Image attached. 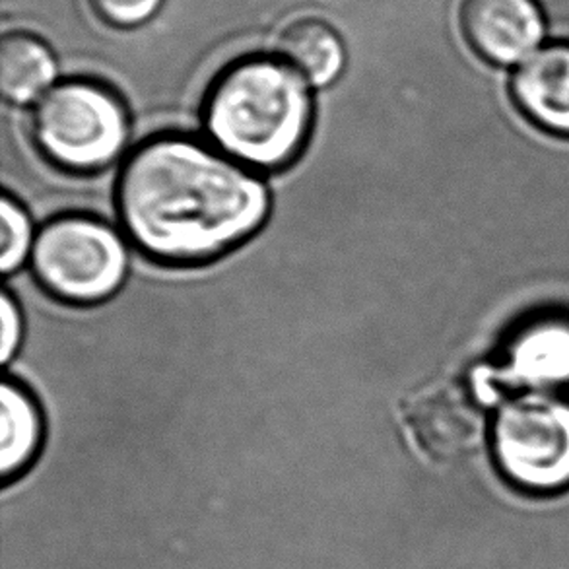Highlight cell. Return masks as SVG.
<instances>
[{
    "label": "cell",
    "instance_id": "4",
    "mask_svg": "<svg viewBox=\"0 0 569 569\" xmlns=\"http://www.w3.org/2000/svg\"><path fill=\"white\" fill-rule=\"evenodd\" d=\"M492 455L501 477L532 496L569 490V399L521 392L498 410Z\"/></svg>",
    "mask_w": 569,
    "mask_h": 569
},
{
    "label": "cell",
    "instance_id": "9",
    "mask_svg": "<svg viewBox=\"0 0 569 569\" xmlns=\"http://www.w3.org/2000/svg\"><path fill=\"white\" fill-rule=\"evenodd\" d=\"M511 93L532 123L569 137V41L548 43L521 62Z\"/></svg>",
    "mask_w": 569,
    "mask_h": 569
},
{
    "label": "cell",
    "instance_id": "14",
    "mask_svg": "<svg viewBox=\"0 0 569 569\" xmlns=\"http://www.w3.org/2000/svg\"><path fill=\"white\" fill-rule=\"evenodd\" d=\"M93 12L117 28H131L154 16L162 0H90Z\"/></svg>",
    "mask_w": 569,
    "mask_h": 569
},
{
    "label": "cell",
    "instance_id": "11",
    "mask_svg": "<svg viewBox=\"0 0 569 569\" xmlns=\"http://www.w3.org/2000/svg\"><path fill=\"white\" fill-rule=\"evenodd\" d=\"M280 53L311 84H331L345 67V47L337 31L319 18H298L286 26Z\"/></svg>",
    "mask_w": 569,
    "mask_h": 569
},
{
    "label": "cell",
    "instance_id": "6",
    "mask_svg": "<svg viewBox=\"0 0 569 569\" xmlns=\"http://www.w3.org/2000/svg\"><path fill=\"white\" fill-rule=\"evenodd\" d=\"M405 420L418 447L436 462L461 461L485 436V407L461 379H436L416 389L405 405Z\"/></svg>",
    "mask_w": 569,
    "mask_h": 569
},
{
    "label": "cell",
    "instance_id": "2",
    "mask_svg": "<svg viewBox=\"0 0 569 569\" xmlns=\"http://www.w3.org/2000/svg\"><path fill=\"white\" fill-rule=\"evenodd\" d=\"M313 106L292 64L267 54L231 62L204 101L210 139L239 162L264 170L282 168L308 139Z\"/></svg>",
    "mask_w": 569,
    "mask_h": 569
},
{
    "label": "cell",
    "instance_id": "8",
    "mask_svg": "<svg viewBox=\"0 0 569 569\" xmlns=\"http://www.w3.org/2000/svg\"><path fill=\"white\" fill-rule=\"evenodd\" d=\"M503 360V379L516 389L562 391L569 387V317L527 321L509 340Z\"/></svg>",
    "mask_w": 569,
    "mask_h": 569
},
{
    "label": "cell",
    "instance_id": "12",
    "mask_svg": "<svg viewBox=\"0 0 569 569\" xmlns=\"http://www.w3.org/2000/svg\"><path fill=\"white\" fill-rule=\"evenodd\" d=\"M0 472L4 480L20 477L30 467L41 443V416L30 395L18 385L4 383L0 389Z\"/></svg>",
    "mask_w": 569,
    "mask_h": 569
},
{
    "label": "cell",
    "instance_id": "13",
    "mask_svg": "<svg viewBox=\"0 0 569 569\" xmlns=\"http://www.w3.org/2000/svg\"><path fill=\"white\" fill-rule=\"evenodd\" d=\"M0 230H2L0 269L8 274L22 264L26 254L30 253L31 246L30 218L18 202L8 197L0 202Z\"/></svg>",
    "mask_w": 569,
    "mask_h": 569
},
{
    "label": "cell",
    "instance_id": "3",
    "mask_svg": "<svg viewBox=\"0 0 569 569\" xmlns=\"http://www.w3.org/2000/svg\"><path fill=\"white\" fill-rule=\"evenodd\" d=\"M39 150L64 170H101L121 154L129 123L123 103L106 86L69 80L43 93L31 121Z\"/></svg>",
    "mask_w": 569,
    "mask_h": 569
},
{
    "label": "cell",
    "instance_id": "10",
    "mask_svg": "<svg viewBox=\"0 0 569 569\" xmlns=\"http://www.w3.org/2000/svg\"><path fill=\"white\" fill-rule=\"evenodd\" d=\"M51 49L33 33L10 31L0 41V86L12 103H30L53 82Z\"/></svg>",
    "mask_w": 569,
    "mask_h": 569
},
{
    "label": "cell",
    "instance_id": "15",
    "mask_svg": "<svg viewBox=\"0 0 569 569\" xmlns=\"http://www.w3.org/2000/svg\"><path fill=\"white\" fill-rule=\"evenodd\" d=\"M0 319H2V350H0V356H2V362L8 363L14 355L16 348H18L20 335H22L20 313H18V308H16L14 301L8 293L2 296Z\"/></svg>",
    "mask_w": 569,
    "mask_h": 569
},
{
    "label": "cell",
    "instance_id": "5",
    "mask_svg": "<svg viewBox=\"0 0 569 569\" xmlns=\"http://www.w3.org/2000/svg\"><path fill=\"white\" fill-rule=\"evenodd\" d=\"M31 264L47 292L72 303H96L123 282L127 251L116 231L100 220L62 216L39 233Z\"/></svg>",
    "mask_w": 569,
    "mask_h": 569
},
{
    "label": "cell",
    "instance_id": "7",
    "mask_svg": "<svg viewBox=\"0 0 569 569\" xmlns=\"http://www.w3.org/2000/svg\"><path fill=\"white\" fill-rule=\"evenodd\" d=\"M462 36L493 64H521L539 51L547 22L537 0H462Z\"/></svg>",
    "mask_w": 569,
    "mask_h": 569
},
{
    "label": "cell",
    "instance_id": "1",
    "mask_svg": "<svg viewBox=\"0 0 569 569\" xmlns=\"http://www.w3.org/2000/svg\"><path fill=\"white\" fill-rule=\"evenodd\" d=\"M117 212L144 253L163 262H199L259 230L269 192L207 144L163 134L129 156L117 183Z\"/></svg>",
    "mask_w": 569,
    "mask_h": 569
}]
</instances>
